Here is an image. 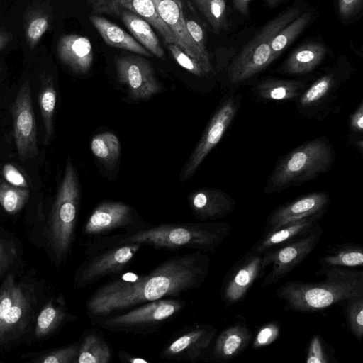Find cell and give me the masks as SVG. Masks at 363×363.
<instances>
[{
	"label": "cell",
	"mask_w": 363,
	"mask_h": 363,
	"mask_svg": "<svg viewBox=\"0 0 363 363\" xmlns=\"http://www.w3.org/2000/svg\"><path fill=\"white\" fill-rule=\"evenodd\" d=\"M238 107V101L233 96L219 106L184 164L180 174L182 182L186 181L194 174L203 160L220 142L234 119Z\"/></svg>",
	"instance_id": "obj_13"
},
{
	"label": "cell",
	"mask_w": 363,
	"mask_h": 363,
	"mask_svg": "<svg viewBox=\"0 0 363 363\" xmlns=\"http://www.w3.org/2000/svg\"><path fill=\"white\" fill-rule=\"evenodd\" d=\"M318 259L322 268L355 267L363 265V247L355 243L336 245Z\"/></svg>",
	"instance_id": "obj_30"
},
{
	"label": "cell",
	"mask_w": 363,
	"mask_h": 363,
	"mask_svg": "<svg viewBox=\"0 0 363 363\" xmlns=\"http://www.w3.org/2000/svg\"><path fill=\"white\" fill-rule=\"evenodd\" d=\"M231 230L228 222L160 223L91 239L85 250L86 255L113 246L139 243L157 250L177 251L191 249L215 252Z\"/></svg>",
	"instance_id": "obj_2"
},
{
	"label": "cell",
	"mask_w": 363,
	"mask_h": 363,
	"mask_svg": "<svg viewBox=\"0 0 363 363\" xmlns=\"http://www.w3.org/2000/svg\"><path fill=\"white\" fill-rule=\"evenodd\" d=\"M113 350L103 332L99 328L85 330L79 340V354L76 363H110Z\"/></svg>",
	"instance_id": "obj_25"
},
{
	"label": "cell",
	"mask_w": 363,
	"mask_h": 363,
	"mask_svg": "<svg viewBox=\"0 0 363 363\" xmlns=\"http://www.w3.org/2000/svg\"><path fill=\"white\" fill-rule=\"evenodd\" d=\"M29 197L28 188L15 186L0 179V205L8 213H18L28 202Z\"/></svg>",
	"instance_id": "obj_35"
},
{
	"label": "cell",
	"mask_w": 363,
	"mask_h": 363,
	"mask_svg": "<svg viewBox=\"0 0 363 363\" xmlns=\"http://www.w3.org/2000/svg\"><path fill=\"white\" fill-rule=\"evenodd\" d=\"M167 48L173 58L184 69L198 77H201L206 74L199 63L184 52L177 45L173 43L167 44Z\"/></svg>",
	"instance_id": "obj_42"
},
{
	"label": "cell",
	"mask_w": 363,
	"mask_h": 363,
	"mask_svg": "<svg viewBox=\"0 0 363 363\" xmlns=\"http://www.w3.org/2000/svg\"><path fill=\"white\" fill-rule=\"evenodd\" d=\"M13 34L4 29V28L0 27V50L4 49L12 40Z\"/></svg>",
	"instance_id": "obj_50"
},
{
	"label": "cell",
	"mask_w": 363,
	"mask_h": 363,
	"mask_svg": "<svg viewBox=\"0 0 363 363\" xmlns=\"http://www.w3.org/2000/svg\"><path fill=\"white\" fill-rule=\"evenodd\" d=\"M252 333L243 322H235L225 328L216 338L212 349V359L230 361L241 354L250 345Z\"/></svg>",
	"instance_id": "obj_23"
},
{
	"label": "cell",
	"mask_w": 363,
	"mask_h": 363,
	"mask_svg": "<svg viewBox=\"0 0 363 363\" xmlns=\"http://www.w3.org/2000/svg\"><path fill=\"white\" fill-rule=\"evenodd\" d=\"M185 21L187 31L190 35L191 39L195 43V44L200 50V51L202 52V54L204 56L209 57L205 45L204 33L202 28L194 20L186 18L185 17Z\"/></svg>",
	"instance_id": "obj_43"
},
{
	"label": "cell",
	"mask_w": 363,
	"mask_h": 363,
	"mask_svg": "<svg viewBox=\"0 0 363 363\" xmlns=\"http://www.w3.org/2000/svg\"><path fill=\"white\" fill-rule=\"evenodd\" d=\"M50 27V17L40 10L31 11L26 18L25 35L28 45L33 49Z\"/></svg>",
	"instance_id": "obj_36"
},
{
	"label": "cell",
	"mask_w": 363,
	"mask_h": 363,
	"mask_svg": "<svg viewBox=\"0 0 363 363\" xmlns=\"http://www.w3.org/2000/svg\"><path fill=\"white\" fill-rule=\"evenodd\" d=\"M70 315L63 295L50 299L36 316L34 335L44 338L53 333L68 320L75 319Z\"/></svg>",
	"instance_id": "obj_24"
},
{
	"label": "cell",
	"mask_w": 363,
	"mask_h": 363,
	"mask_svg": "<svg viewBox=\"0 0 363 363\" xmlns=\"http://www.w3.org/2000/svg\"><path fill=\"white\" fill-rule=\"evenodd\" d=\"M341 306L348 328L361 341L363 336V295L349 298Z\"/></svg>",
	"instance_id": "obj_37"
},
{
	"label": "cell",
	"mask_w": 363,
	"mask_h": 363,
	"mask_svg": "<svg viewBox=\"0 0 363 363\" xmlns=\"http://www.w3.org/2000/svg\"><path fill=\"white\" fill-rule=\"evenodd\" d=\"M336 85L333 74H328L318 79L299 96L298 104L301 108H310L321 104Z\"/></svg>",
	"instance_id": "obj_34"
},
{
	"label": "cell",
	"mask_w": 363,
	"mask_h": 363,
	"mask_svg": "<svg viewBox=\"0 0 363 363\" xmlns=\"http://www.w3.org/2000/svg\"><path fill=\"white\" fill-rule=\"evenodd\" d=\"M15 253L12 248L2 239L0 238V278L11 264Z\"/></svg>",
	"instance_id": "obj_45"
},
{
	"label": "cell",
	"mask_w": 363,
	"mask_h": 363,
	"mask_svg": "<svg viewBox=\"0 0 363 363\" xmlns=\"http://www.w3.org/2000/svg\"><path fill=\"white\" fill-rule=\"evenodd\" d=\"M251 0H233L235 9L244 16L249 13L248 4ZM271 8L276 7L286 0H263Z\"/></svg>",
	"instance_id": "obj_47"
},
{
	"label": "cell",
	"mask_w": 363,
	"mask_h": 363,
	"mask_svg": "<svg viewBox=\"0 0 363 363\" xmlns=\"http://www.w3.org/2000/svg\"><path fill=\"white\" fill-rule=\"evenodd\" d=\"M157 12L174 35L177 45L194 59L208 74L212 70L210 58L204 56L189 34L181 0H152Z\"/></svg>",
	"instance_id": "obj_17"
},
{
	"label": "cell",
	"mask_w": 363,
	"mask_h": 363,
	"mask_svg": "<svg viewBox=\"0 0 363 363\" xmlns=\"http://www.w3.org/2000/svg\"><path fill=\"white\" fill-rule=\"evenodd\" d=\"M192 1L216 33H219L225 27L226 4L225 0Z\"/></svg>",
	"instance_id": "obj_38"
},
{
	"label": "cell",
	"mask_w": 363,
	"mask_h": 363,
	"mask_svg": "<svg viewBox=\"0 0 363 363\" xmlns=\"http://www.w3.org/2000/svg\"><path fill=\"white\" fill-rule=\"evenodd\" d=\"M89 20L104 41L109 46L151 57L152 54L133 36L109 20L92 15Z\"/></svg>",
	"instance_id": "obj_26"
},
{
	"label": "cell",
	"mask_w": 363,
	"mask_h": 363,
	"mask_svg": "<svg viewBox=\"0 0 363 363\" xmlns=\"http://www.w3.org/2000/svg\"><path fill=\"white\" fill-rule=\"evenodd\" d=\"M210 268L207 254L195 251L172 256L145 274L109 281L87 299L86 313L94 323L105 317L199 288Z\"/></svg>",
	"instance_id": "obj_1"
},
{
	"label": "cell",
	"mask_w": 363,
	"mask_h": 363,
	"mask_svg": "<svg viewBox=\"0 0 363 363\" xmlns=\"http://www.w3.org/2000/svg\"><path fill=\"white\" fill-rule=\"evenodd\" d=\"M79 204V187L75 168L70 158L58 188L48 219V245L57 264L64 263L75 238Z\"/></svg>",
	"instance_id": "obj_5"
},
{
	"label": "cell",
	"mask_w": 363,
	"mask_h": 363,
	"mask_svg": "<svg viewBox=\"0 0 363 363\" xmlns=\"http://www.w3.org/2000/svg\"><path fill=\"white\" fill-rule=\"evenodd\" d=\"M2 174L4 179L13 186L21 188H28V186L27 180L23 173L11 163H6L4 165Z\"/></svg>",
	"instance_id": "obj_44"
},
{
	"label": "cell",
	"mask_w": 363,
	"mask_h": 363,
	"mask_svg": "<svg viewBox=\"0 0 363 363\" xmlns=\"http://www.w3.org/2000/svg\"><path fill=\"white\" fill-rule=\"evenodd\" d=\"M91 150L102 162L111 165L120 156L121 143L113 133L104 132L96 134L91 140Z\"/></svg>",
	"instance_id": "obj_33"
},
{
	"label": "cell",
	"mask_w": 363,
	"mask_h": 363,
	"mask_svg": "<svg viewBox=\"0 0 363 363\" xmlns=\"http://www.w3.org/2000/svg\"><path fill=\"white\" fill-rule=\"evenodd\" d=\"M61 62L78 74L87 73L92 65L94 53L89 39L78 34L60 37L57 47Z\"/></svg>",
	"instance_id": "obj_21"
},
{
	"label": "cell",
	"mask_w": 363,
	"mask_h": 363,
	"mask_svg": "<svg viewBox=\"0 0 363 363\" xmlns=\"http://www.w3.org/2000/svg\"><path fill=\"white\" fill-rule=\"evenodd\" d=\"M334 157V150L325 138H317L302 144L279 161L269 177L264 193L280 192L315 179L330 169Z\"/></svg>",
	"instance_id": "obj_4"
},
{
	"label": "cell",
	"mask_w": 363,
	"mask_h": 363,
	"mask_svg": "<svg viewBox=\"0 0 363 363\" xmlns=\"http://www.w3.org/2000/svg\"><path fill=\"white\" fill-rule=\"evenodd\" d=\"M265 268L262 255L248 251L229 269L220 288V298L226 307L241 301L253 284L260 279Z\"/></svg>",
	"instance_id": "obj_16"
},
{
	"label": "cell",
	"mask_w": 363,
	"mask_h": 363,
	"mask_svg": "<svg viewBox=\"0 0 363 363\" xmlns=\"http://www.w3.org/2000/svg\"><path fill=\"white\" fill-rule=\"evenodd\" d=\"M216 328L211 324L186 325L174 333L160 353V358L167 360L197 362L213 341Z\"/></svg>",
	"instance_id": "obj_12"
},
{
	"label": "cell",
	"mask_w": 363,
	"mask_h": 363,
	"mask_svg": "<svg viewBox=\"0 0 363 363\" xmlns=\"http://www.w3.org/2000/svg\"><path fill=\"white\" fill-rule=\"evenodd\" d=\"M350 125L352 130L362 133L363 130V104L360 103L356 111L350 117Z\"/></svg>",
	"instance_id": "obj_48"
},
{
	"label": "cell",
	"mask_w": 363,
	"mask_h": 363,
	"mask_svg": "<svg viewBox=\"0 0 363 363\" xmlns=\"http://www.w3.org/2000/svg\"><path fill=\"white\" fill-rule=\"evenodd\" d=\"M312 18L311 12H305L284 26L273 38L271 44L273 62L305 29Z\"/></svg>",
	"instance_id": "obj_32"
},
{
	"label": "cell",
	"mask_w": 363,
	"mask_h": 363,
	"mask_svg": "<svg viewBox=\"0 0 363 363\" xmlns=\"http://www.w3.org/2000/svg\"><path fill=\"white\" fill-rule=\"evenodd\" d=\"M333 352L329 350V346L319 334L314 335L308 344L305 362L307 363L333 362Z\"/></svg>",
	"instance_id": "obj_40"
},
{
	"label": "cell",
	"mask_w": 363,
	"mask_h": 363,
	"mask_svg": "<svg viewBox=\"0 0 363 363\" xmlns=\"http://www.w3.org/2000/svg\"><path fill=\"white\" fill-rule=\"evenodd\" d=\"M316 274H324L325 279L315 282L293 280L276 290V296L286 301L285 310L313 313L363 295L362 270L321 267Z\"/></svg>",
	"instance_id": "obj_3"
},
{
	"label": "cell",
	"mask_w": 363,
	"mask_h": 363,
	"mask_svg": "<svg viewBox=\"0 0 363 363\" xmlns=\"http://www.w3.org/2000/svg\"><path fill=\"white\" fill-rule=\"evenodd\" d=\"M305 90V84L297 80L267 79L255 87L257 95L266 101H286L299 97Z\"/></svg>",
	"instance_id": "obj_29"
},
{
	"label": "cell",
	"mask_w": 363,
	"mask_h": 363,
	"mask_svg": "<svg viewBox=\"0 0 363 363\" xmlns=\"http://www.w3.org/2000/svg\"><path fill=\"white\" fill-rule=\"evenodd\" d=\"M330 203V196L324 191H316L275 208L268 216L264 233L281 225L315 216H324Z\"/></svg>",
	"instance_id": "obj_18"
},
{
	"label": "cell",
	"mask_w": 363,
	"mask_h": 363,
	"mask_svg": "<svg viewBox=\"0 0 363 363\" xmlns=\"http://www.w3.org/2000/svg\"><path fill=\"white\" fill-rule=\"evenodd\" d=\"M79 341L39 354L31 360L36 363H76Z\"/></svg>",
	"instance_id": "obj_39"
},
{
	"label": "cell",
	"mask_w": 363,
	"mask_h": 363,
	"mask_svg": "<svg viewBox=\"0 0 363 363\" xmlns=\"http://www.w3.org/2000/svg\"><path fill=\"white\" fill-rule=\"evenodd\" d=\"M118 358L122 363H148L145 358L133 354L127 351L121 350L118 352Z\"/></svg>",
	"instance_id": "obj_49"
},
{
	"label": "cell",
	"mask_w": 363,
	"mask_h": 363,
	"mask_svg": "<svg viewBox=\"0 0 363 363\" xmlns=\"http://www.w3.org/2000/svg\"><path fill=\"white\" fill-rule=\"evenodd\" d=\"M327 49L321 43H310L296 49L280 67L290 74H303L313 71L324 59Z\"/></svg>",
	"instance_id": "obj_27"
},
{
	"label": "cell",
	"mask_w": 363,
	"mask_h": 363,
	"mask_svg": "<svg viewBox=\"0 0 363 363\" xmlns=\"http://www.w3.org/2000/svg\"><path fill=\"white\" fill-rule=\"evenodd\" d=\"M89 5L96 13L120 16L124 11L135 13L153 26L167 45H177L174 35L158 15L152 0H89Z\"/></svg>",
	"instance_id": "obj_19"
},
{
	"label": "cell",
	"mask_w": 363,
	"mask_h": 363,
	"mask_svg": "<svg viewBox=\"0 0 363 363\" xmlns=\"http://www.w3.org/2000/svg\"><path fill=\"white\" fill-rule=\"evenodd\" d=\"M142 247L139 243H127L87 255L75 272V286L85 288L106 277L116 275L124 271Z\"/></svg>",
	"instance_id": "obj_9"
},
{
	"label": "cell",
	"mask_w": 363,
	"mask_h": 363,
	"mask_svg": "<svg viewBox=\"0 0 363 363\" xmlns=\"http://www.w3.org/2000/svg\"><path fill=\"white\" fill-rule=\"evenodd\" d=\"M299 15L300 9L291 6L266 23L230 64V80L233 83L245 81L272 63L271 44L274 37Z\"/></svg>",
	"instance_id": "obj_7"
},
{
	"label": "cell",
	"mask_w": 363,
	"mask_h": 363,
	"mask_svg": "<svg viewBox=\"0 0 363 363\" xmlns=\"http://www.w3.org/2000/svg\"><path fill=\"white\" fill-rule=\"evenodd\" d=\"M134 38L152 55L163 58L164 52L150 24L140 16L128 11L120 15Z\"/></svg>",
	"instance_id": "obj_28"
},
{
	"label": "cell",
	"mask_w": 363,
	"mask_h": 363,
	"mask_svg": "<svg viewBox=\"0 0 363 363\" xmlns=\"http://www.w3.org/2000/svg\"><path fill=\"white\" fill-rule=\"evenodd\" d=\"M119 82L127 88L133 100H145L162 90L151 63L138 55H122L116 60Z\"/></svg>",
	"instance_id": "obj_14"
},
{
	"label": "cell",
	"mask_w": 363,
	"mask_h": 363,
	"mask_svg": "<svg viewBox=\"0 0 363 363\" xmlns=\"http://www.w3.org/2000/svg\"><path fill=\"white\" fill-rule=\"evenodd\" d=\"M323 233V230L319 224L309 233L263 254V267L265 269L270 264L272 267L260 287L276 284L303 262L313 251Z\"/></svg>",
	"instance_id": "obj_10"
},
{
	"label": "cell",
	"mask_w": 363,
	"mask_h": 363,
	"mask_svg": "<svg viewBox=\"0 0 363 363\" xmlns=\"http://www.w3.org/2000/svg\"><path fill=\"white\" fill-rule=\"evenodd\" d=\"M15 143L19 159L24 162L38 153L37 129L29 80L21 85L12 106Z\"/></svg>",
	"instance_id": "obj_15"
},
{
	"label": "cell",
	"mask_w": 363,
	"mask_h": 363,
	"mask_svg": "<svg viewBox=\"0 0 363 363\" xmlns=\"http://www.w3.org/2000/svg\"><path fill=\"white\" fill-rule=\"evenodd\" d=\"M281 326L277 321L265 323L259 328L252 341V348L259 349L273 343L279 337Z\"/></svg>",
	"instance_id": "obj_41"
},
{
	"label": "cell",
	"mask_w": 363,
	"mask_h": 363,
	"mask_svg": "<svg viewBox=\"0 0 363 363\" xmlns=\"http://www.w3.org/2000/svg\"><path fill=\"white\" fill-rule=\"evenodd\" d=\"M188 203L194 217L201 221H215L221 219L235 207L234 199L223 191L203 188L191 192Z\"/></svg>",
	"instance_id": "obj_20"
},
{
	"label": "cell",
	"mask_w": 363,
	"mask_h": 363,
	"mask_svg": "<svg viewBox=\"0 0 363 363\" xmlns=\"http://www.w3.org/2000/svg\"><path fill=\"white\" fill-rule=\"evenodd\" d=\"M148 225L130 205L121 201H104L99 203L89 216L84 225L83 235L93 239L110 235L118 229L132 231Z\"/></svg>",
	"instance_id": "obj_11"
},
{
	"label": "cell",
	"mask_w": 363,
	"mask_h": 363,
	"mask_svg": "<svg viewBox=\"0 0 363 363\" xmlns=\"http://www.w3.org/2000/svg\"><path fill=\"white\" fill-rule=\"evenodd\" d=\"M34 283L9 274L0 286V351L16 345L28 331L37 305Z\"/></svg>",
	"instance_id": "obj_6"
},
{
	"label": "cell",
	"mask_w": 363,
	"mask_h": 363,
	"mask_svg": "<svg viewBox=\"0 0 363 363\" xmlns=\"http://www.w3.org/2000/svg\"><path fill=\"white\" fill-rule=\"evenodd\" d=\"M362 0H339V12L347 18L352 16L359 7Z\"/></svg>",
	"instance_id": "obj_46"
},
{
	"label": "cell",
	"mask_w": 363,
	"mask_h": 363,
	"mask_svg": "<svg viewBox=\"0 0 363 363\" xmlns=\"http://www.w3.org/2000/svg\"><path fill=\"white\" fill-rule=\"evenodd\" d=\"M57 93L53 77L46 75L42 79L38 96V104L43 121L45 143L48 144L53 137V118L56 107Z\"/></svg>",
	"instance_id": "obj_31"
},
{
	"label": "cell",
	"mask_w": 363,
	"mask_h": 363,
	"mask_svg": "<svg viewBox=\"0 0 363 363\" xmlns=\"http://www.w3.org/2000/svg\"><path fill=\"white\" fill-rule=\"evenodd\" d=\"M185 306L181 298H164L105 317L94 324L112 333L145 335L171 321Z\"/></svg>",
	"instance_id": "obj_8"
},
{
	"label": "cell",
	"mask_w": 363,
	"mask_h": 363,
	"mask_svg": "<svg viewBox=\"0 0 363 363\" xmlns=\"http://www.w3.org/2000/svg\"><path fill=\"white\" fill-rule=\"evenodd\" d=\"M323 217V216H315L303 218L264 233L259 240L251 247L250 251L263 255L290 242L314 230Z\"/></svg>",
	"instance_id": "obj_22"
}]
</instances>
